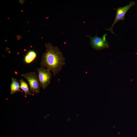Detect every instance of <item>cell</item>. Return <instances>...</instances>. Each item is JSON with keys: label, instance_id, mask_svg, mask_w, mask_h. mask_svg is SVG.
Returning <instances> with one entry per match:
<instances>
[{"label": "cell", "instance_id": "8992f818", "mask_svg": "<svg viewBox=\"0 0 137 137\" xmlns=\"http://www.w3.org/2000/svg\"><path fill=\"white\" fill-rule=\"evenodd\" d=\"M10 88L11 94H14L17 92L21 91L20 84L16 79L13 77L12 78Z\"/></svg>", "mask_w": 137, "mask_h": 137}, {"label": "cell", "instance_id": "7a4b0ae2", "mask_svg": "<svg viewBox=\"0 0 137 137\" xmlns=\"http://www.w3.org/2000/svg\"><path fill=\"white\" fill-rule=\"evenodd\" d=\"M21 75L27 80L31 93H38L40 92L41 87L38 74L35 72H31L22 74Z\"/></svg>", "mask_w": 137, "mask_h": 137}, {"label": "cell", "instance_id": "277c9868", "mask_svg": "<svg viewBox=\"0 0 137 137\" xmlns=\"http://www.w3.org/2000/svg\"><path fill=\"white\" fill-rule=\"evenodd\" d=\"M107 36V34H105L101 38L97 36L96 33L94 37L90 35L87 36L90 39V44L91 47L96 50H99L109 47V44L106 37Z\"/></svg>", "mask_w": 137, "mask_h": 137}, {"label": "cell", "instance_id": "ba28073f", "mask_svg": "<svg viewBox=\"0 0 137 137\" xmlns=\"http://www.w3.org/2000/svg\"><path fill=\"white\" fill-rule=\"evenodd\" d=\"M19 81L21 89L24 92L25 95L26 96L28 95H32V94L30 91L27 83L22 79L20 80Z\"/></svg>", "mask_w": 137, "mask_h": 137}, {"label": "cell", "instance_id": "3957f363", "mask_svg": "<svg viewBox=\"0 0 137 137\" xmlns=\"http://www.w3.org/2000/svg\"><path fill=\"white\" fill-rule=\"evenodd\" d=\"M37 71L41 87L43 89H44L50 83L52 77L51 72L48 69L41 66L38 68Z\"/></svg>", "mask_w": 137, "mask_h": 137}, {"label": "cell", "instance_id": "52a82bcc", "mask_svg": "<svg viewBox=\"0 0 137 137\" xmlns=\"http://www.w3.org/2000/svg\"><path fill=\"white\" fill-rule=\"evenodd\" d=\"M37 56V54L34 51L30 50L29 51L24 57V62L26 64L31 63L36 59Z\"/></svg>", "mask_w": 137, "mask_h": 137}, {"label": "cell", "instance_id": "5b68a950", "mask_svg": "<svg viewBox=\"0 0 137 137\" xmlns=\"http://www.w3.org/2000/svg\"><path fill=\"white\" fill-rule=\"evenodd\" d=\"M135 4V3L133 1H131L128 5L123 7H118L116 9V14L114 21L111 26L110 28L106 29L110 31L114 35L113 29V27L114 25L117 22L120 20H124L125 16L128 10L132 6Z\"/></svg>", "mask_w": 137, "mask_h": 137}, {"label": "cell", "instance_id": "6da1fadb", "mask_svg": "<svg viewBox=\"0 0 137 137\" xmlns=\"http://www.w3.org/2000/svg\"><path fill=\"white\" fill-rule=\"evenodd\" d=\"M46 50L42 55L40 65L50 70L55 76L65 64V58L57 46L50 43L45 44Z\"/></svg>", "mask_w": 137, "mask_h": 137}]
</instances>
